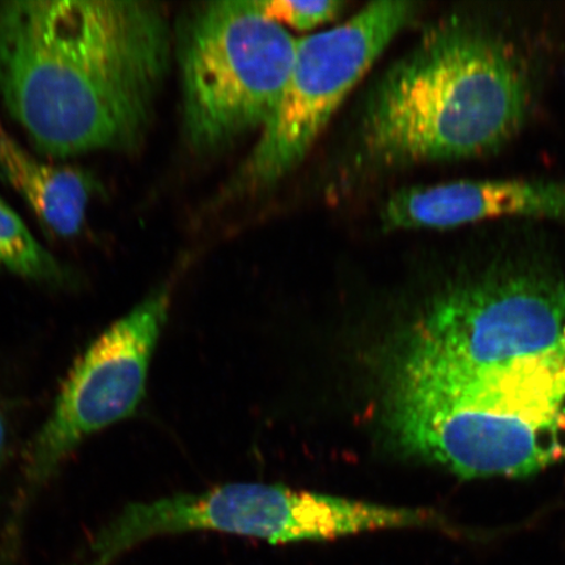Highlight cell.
<instances>
[{
  "mask_svg": "<svg viewBox=\"0 0 565 565\" xmlns=\"http://www.w3.org/2000/svg\"><path fill=\"white\" fill-rule=\"evenodd\" d=\"M173 52L157 2H0V98L47 157L136 152Z\"/></svg>",
  "mask_w": 565,
  "mask_h": 565,
  "instance_id": "7a4b0ae2",
  "label": "cell"
},
{
  "mask_svg": "<svg viewBox=\"0 0 565 565\" xmlns=\"http://www.w3.org/2000/svg\"><path fill=\"white\" fill-rule=\"evenodd\" d=\"M0 270L51 287L73 286L75 278L61 260L39 243L0 196Z\"/></svg>",
  "mask_w": 565,
  "mask_h": 565,
  "instance_id": "30bf717a",
  "label": "cell"
},
{
  "mask_svg": "<svg viewBox=\"0 0 565 565\" xmlns=\"http://www.w3.org/2000/svg\"><path fill=\"white\" fill-rule=\"evenodd\" d=\"M536 84L532 56L500 28L437 21L366 95L360 150L386 169L484 157L524 129Z\"/></svg>",
  "mask_w": 565,
  "mask_h": 565,
  "instance_id": "3957f363",
  "label": "cell"
},
{
  "mask_svg": "<svg viewBox=\"0 0 565 565\" xmlns=\"http://www.w3.org/2000/svg\"><path fill=\"white\" fill-rule=\"evenodd\" d=\"M377 418L395 454L461 479L565 461V270L504 253L459 265L381 345Z\"/></svg>",
  "mask_w": 565,
  "mask_h": 565,
  "instance_id": "6da1fadb",
  "label": "cell"
},
{
  "mask_svg": "<svg viewBox=\"0 0 565 565\" xmlns=\"http://www.w3.org/2000/svg\"><path fill=\"white\" fill-rule=\"evenodd\" d=\"M298 39L256 0L195 4L174 28L182 131L195 153L260 134L291 73Z\"/></svg>",
  "mask_w": 565,
  "mask_h": 565,
  "instance_id": "5b68a950",
  "label": "cell"
},
{
  "mask_svg": "<svg viewBox=\"0 0 565 565\" xmlns=\"http://www.w3.org/2000/svg\"><path fill=\"white\" fill-rule=\"evenodd\" d=\"M427 529L472 540L476 530L426 508L393 507L285 486L235 483L127 505L90 543L87 565H111L154 536L211 532L278 545L380 530Z\"/></svg>",
  "mask_w": 565,
  "mask_h": 565,
  "instance_id": "277c9868",
  "label": "cell"
},
{
  "mask_svg": "<svg viewBox=\"0 0 565 565\" xmlns=\"http://www.w3.org/2000/svg\"><path fill=\"white\" fill-rule=\"evenodd\" d=\"M0 179L17 190L49 231L62 238L79 235L98 189L94 174L83 169L34 158L2 124Z\"/></svg>",
  "mask_w": 565,
  "mask_h": 565,
  "instance_id": "9c48e42d",
  "label": "cell"
},
{
  "mask_svg": "<svg viewBox=\"0 0 565 565\" xmlns=\"http://www.w3.org/2000/svg\"><path fill=\"white\" fill-rule=\"evenodd\" d=\"M499 217L565 224V181L461 180L402 189L380 212L385 231H447Z\"/></svg>",
  "mask_w": 565,
  "mask_h": 565,
  "instance_id": "ba28073f",
  "label": "cell"
},
{
  "mask_svg": "<svg viewBox=\"0 0 565 565\" xmlns=\"http://www.w3.org/2000/svg\"><path fill=\"white\" fill-rule=\"evenodd\" d=\"M171 302V286L154 289L77 359L26 450L21 492L31 497L84 440L137 413Z\"/></svg>",
  "mask_w": 565,
  "mask_h": 565,
  "instance_id": "52a82bcc",
  "label": "cell"
},
{
  "mask_svg": "<svg viewBox=\"0 0 565 565\" xmlns=\"http://www.w3.org/2000/svg\"><path fill=\"white\" fill-rule=\"evenodd\" d=\"M260 11L281 25H289L296 31L308 32L337 20L342 15L345 3L334 0L323 2H288V0H256Z\"/></svg>",
  "mask_w": 565,
  "mask_h": 565,
  "instance_id": "8fae6325",
  "label": "cell"
},
{
  "mask_svg": "<svg viewBox=\"0 0 565 565\" xmlns=\"http://www.w3.org/2000/svg\"><path fill=\"white\" fill-rule=\"evenodd\" d=\"M419 12L420 4L409 0L373 2L329 31L299 39L277 109L239 168L238 189L256 192L291 174L345 98Z\"/></svg>",
  "mask_w": 565,
  "mask_h": 565,
  "instance_id": "8992f818",
  "label": "cell"
},
{
  "mask_svg": "<svg viewBox=\"0 0 565 565\" xmlns=\"http://www.w3.org/2000/svg\"><path fill=\"white\" fill-rule=\"evenodd\" d=\"M7 444V423L2 412H0V463H2V459L6 451Z\"/></svg>",
  "mask_w": 565,
  "mask_h": 565,
  "instance_id": "7c38bea8",
  "label": "cell"
}]
</instances>
